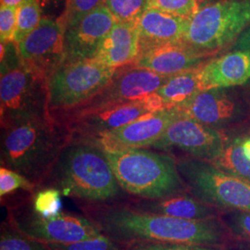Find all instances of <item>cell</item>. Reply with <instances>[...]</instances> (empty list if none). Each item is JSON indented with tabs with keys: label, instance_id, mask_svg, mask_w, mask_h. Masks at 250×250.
<instances>
[{
	"label": "cell",
	"instance_id": "obj_16",
	"mask_svg": "<svg viewBox=\"0 0 250 250\" xmlns=\"http://www.w3.org/2000/svg\"><path fill=\"white\" fill-rule=\"evenodd\" d=\"M117 21L105 5L64 27L65 61L92 60Z\"/></svg>",
	"mask_w": 250,
	"mask_h": 250
},
{
	"label": "cell",
	"instance_id": "obj_40",
	"mask_svg": "<svg viewBox=\"0 0 250 250\" xmlns=\"http://www.w3.org/2000/svg\"><path fill=\"white\" fill-rule=\"evenodd\" d=\"M38 1H39L40 5H41V8H42V9H47V8H49V6L51 5L50 0H38Z\"/></svg>",
	"mask_w": 250,
	"mask_h": 250
},
{
	"label": "cell",
	"instance_id": "obj_27",
	"mask_svg": "<svg viewBox=\"0 0 250 250\" xmlns=\"http://www.w3.org/2000/svg\"><path fill=\"white\" fill-rule=\"evenodd\" d=\"M62 194L52 188H37L31 197L30 204L37 214L49 217L61 212Z\"/></svg>",
	"mask_w": 250,
	"mask_h": 250
},
{
	"label": "cell",
	"instance_id": "obj_22",
	"mask_svg": "<svg viewBox=\"0 0 250 250\" xmlns=\"http://www.w3.org/2000/svg\"><path fill=\"white\" fill-rule=\"evenodd\" d=\"M199 69L171 75L155 93L162 99L165 107H182L201 91L198 80Z\"/></svg>",
	"mask_w": 250,
	"mask_h": 250
},
{
	"label": "cell",
	"instance_id": "obj_13",
	"mask_svg": "<svg viewBox=\"0 0 250 250\" xmlns=\"http://www.w3.org/2000/svg\"><path fill=\"white\" fill-rule=\"evenodd\" d=\"M17 46L21 63L48 79L65 61L62 20L43 17L39 25Z\"/></svg>",
	"mask_w": 250,
	"mask_h": 250
},
{
	"label": "cell",
	"instance_id": "obj_25",
	"mask_svg": "<svg viewBox=\"0 0 250 250\" xmlns=\"http://www.w3.org/2000/svg\"><path fill=\"white\" fill-rule=\"evenodd\" d=\"M0 250H51L48 246L20 232L9 218L1 224Z\"/></svg>",
	"mask_w": 250,
	"mask_h": 250
},
{
	"label": "cell",
	"instance_id": "obj_31",
	"mask_svg": "<svg viewBox=\"0 0 250 250\" xmlns=\"http://www.w3.org/2000/svg\"><path fill=\"white\" fill-rule=\"evenodd\" d=\"M150 8L191 20L199 10L195 0H150Z\"/></svg>",
	"mask_w": 250,
	"mask_h": 250
},
{
	"label": "cell",
	"instance_id": "obj_4",
	"mask_svg": "<svg viewBox=\"0 0 250 250\" xmlns=\"http://www.w3.org/2000/svg\"><path fill=\"white\" fill-rule=\"evenodd\" d=\"M123 190L142 199H161L186 193L176 160L148 148L104 150Z\"/></svg>",
	"mask_w": 250,
	"mask_h": 250
},
{
	"label": "cell",
	"instance_id": "obj_39",
	"mask_svg": "<svg viewBox=\"0 0 250 250\" xmlns=\"http://www.w3.org/2000/svg\"><path fill=\"white\" fill-rule=\"evenodd\" d=\"M236 250H250V241H242L236 245Z\"/></svg>",
	"mask_w": 250,
	"mask_h": 250
},
{
	"label": "cell",
	"instance_id": "obj_5",
	"mask_svg": "<svg viewBox=\"0 0 250 250\" xmlns=\"http://www.w3.org/2000/svg\"><path fill=\"white\" fill-rule=\"evenodd\" d=\"M48 117L47 79L21 63L18 49L9 57L1 45V128Z\"/></svg>",
	"mask_w": 250,
	"mask_h": 250
},
{
	"label": "cell",
	"instance_id": "obj_3",
	"mask_svg": "<svg viewBox=\"0 0 250 250\" xmlns=\"http://www.w3.org/2000/svg\"><path fill=\"white\" fill-rule=\"evenodd\" d=\"M71 139L68 128L51 116L1 128V166L17 171L38 188Z\"/></svg>",
	"mask_w": 250,
	"mask_h": 250
},
{
	"label": "cell",
	"instance_id": "obj_21",
	"mask_svg": "<svg viewBox=\"0 0 250 250\" xmlns=\"http://www.w3.org/2000/svg\"><path fill=\"white\" fill-rule=\"evenodd\" d=\"M130 206L146 212L185 220H208L217 218L218 215V208L200 201L193 195H188L187 192L161 199H144Z\"/></svg>",
	"mask_w": 250,
	"mask_h": 250
},
{
	"label": "cell",
	"instance_id": "obj_32",
	"mask_svg": "<svg viewBox=\"0 0 250 250\" xmlns=\"http://www.w3.org/2000/svg\"><path fill=\"white\" fill-rule=\"evenodd\" d=\"M228 229L244 241H250V212L233 210L224 216Z\"/></svg>",
	"mask_w": 250,
	"mask_h": 250
},
{
	"label": "cell",
	"instance_id": "obj_6",
	"mask_svg": "<svg viewBox=\"0 0 250 250\" xmlns=\"http://www.w3.org/2000/svg\"><path fill=\"white\" fill-rule=\"evenodd\" d=\"M179 172L188 190L216 208L250 212V182L234 177L208 161L180 158Z\"/></svg>",
	"mask_w": 250,
	"mask_h": 250
},
{
	"label": "cell",
	"instance_id": "obj_9",
	"mask_svg": "<svg viewBox=\"0 0 250 250\" xmlns=\"http://www.w3.org/2000/svg\"><path fill=\"white\" fill-rule=\"evenodd\" d=\"M169 77L130 64L119 68L107 86L88 101L65 111L51 113L50 116L62 123L105 107L140 100L155 94Z\"/></svg>",
	"mask_w": 250,
	"mask_h": 250
},
{
	"label": "cell",
	"instance_id": "obj_35",
	"mask_svg": "<svg viewBox=\"0 0 250 250\" xmlns=\"http://www.w3.org/2000/svg\"><path fill=\"white\" fill-rule=\"evenodd\" d=\"M232 49L233 51L250 50V26L234 42Z\"/></svg>",
	"mask_w": 250,
	"mask_h": 250
},
{
	"label": "cell",
	"instance_id": "obj_23",
	"mask_svg": "<svg viewBox=\"0 0 250 250\" xmlns=\"http://www.w3.org/2000/svg\"><path fill=\"white\" fill-rule=\"evenodd\" d=\"M242 137L226 136L223 151L210 163L224 172L250 182V161L242 151Z\"/></svg>",
	"mask_w": 250,
	"mask_h": 250
},
{
	"label": "cell",
	"instance_id": "obj_1",
	"mask_svg": "<svg viewBox=\"0 0 250 250\" xmlns=\"http://www.w3.org/2000/svg\"><path fill=\"white\" fill-rule=\"evenodd\" d=\"M87 217L102 233L123 245L154 242L218 247L226 239V229L217 218L185 220L124 204L93 206Z\"/></svg>",
	"mask_w": 250,
	"mask_h": 250
},
{
	"label": "cell",
	"instance_id": "obj_38",
	"mask_svg": "<svg viewBox=\"0 0 250 250\" xmlns=\"http://www.w3.org/2000/svg\"><path fill=\"white\" fill-rule=\"evenodd\" d=\"M23 0H1V6L18 7Z\"/></svg>",
	"mask_w": 250,
	"mask_h": 250
},
{
	"label": "cell",
	"instance_id": "obj_15",
	"mask_svg": "<svg viewBox=\"0 0 250 250\" xmlns=\"http://www.w3.org/2000/svg\"><path fill=\"white\" fill-rule=\"evenodd\" d=\"M232 88L202 90L180 108L198 123L224 132L246 116V106Z\"/></svg>",
	"mask_w": 250,
	"mask_h": 250
},
{
	"label": "cell",
	"instance_id": "obj_34",
	"mask_svg": "<svg viewBox=\"0 0 250 250\" xmlns=\"http://www.w3.org/2000/svg\"><path fill=\"white\" fill-rule=\"evenodd\" d=\"M125 246L128 250H221L215 247L154 242H134Z\"/></svg>",
	"mask_w": 250,
	"mask_h": 250
},
{
	"label": "cell",
	"instance_id": "obj_41",
	"mask_svg": "<svg viewBox=\"0 0 250 250\" xmlns=\"http://www.w3.org/2000/svg\"><path fill=\"white\" fill-rule=\"evenodd\" d=\"M66 1L67 0H50V3L54 5V6H59L61 4H66Z\"/></svg>",
	"mask_w": 250,
	"mask_h": 250
},
{
	"label": "cell",
	"instance_id": "obj_33",
	"mask_svg": "<svg viewBox=\"0 0 250 250\" xmlns=\"http://www.w3.org/2000/svg\"><path fill=\"white\" fill-rule=\"evenodd\" d=\"M17 9L13 6H1L0 8V39L1 44L13 42L17 24Z\"/></svg>",
	"mask_w": 250,
	"mask_h": 250
},
{
	"label": "cell",
	"instance_id": "obj_7",
	"mask_svg": "<svg viewBox=\"0 0 250 250\" xmlns=\"http://www.w3.org/2000/svg\"><path fill=\"white\" fill-rule=\"evenodd\" d=\"M250 26V0H220L199 9L189 21L187 42L209 52L236 41Z\"/></svg>",
	"mask_w": 250,
	"mask_h": 250
},
{
	"label": "cell",
	"instance_id": "obj_10",
	"mask_svg": "<svg viewBox=\"0 0 250 250\" xmlns=\"http://www.w3.org/2000/svg\"><path fill=\"white\" fill-rule=\"evenodd\" d=\"M8 218L20 232L45 244H72L102 234L88 217L63 211L44 217L34 211L30 202L10 208Z\"/></svg>",
	"mask_w": 250,
	"mask_h": 250
},
{
	"label": "cell",
	"instance_id": "obj_2",
	"mask_svg": "<svg viewBox=\"0 0 250 250\" xmlns=\"http://www.w3.org/2000/svg\"><path fill=\"white\" fill-rule=\"evenodd\" d=\"M40 188H56L64 196L90 203L113 201L125 192L103 149L72 137Z\"/></svg>",
	"mask_w": 250,
	"mask_h": 250
},
{
	"label": "cell",
	"instance_id": "obj_28",
	"mask_svg": "<svg viewBox=\"0 0 250 250\" xmlns=\"http://www.w3.org/2000/svg\"><path fill=\"white\" fill-rule=\"evenodd\" d=\"M51 250H128L123 244L112 240L104 233L83 241L72 244H46Z\"/></svg>",
	"mask_w": 250,
	"mask_h": 250
},
{
	"label": "cell",
	"instance_id": "obj_30",
	"mask_svg": "<svg viewBox=\"0 0 250 250\" xmlns=\"http://www.w3.org/2000/svg\"><path fill=\"white\" fill-rule=\"evenodd\" d=\"M25 190L35 192L37 187L36 184L28 180L17 171L1 166L0 168V196L1 197L9 195L16 190Z\"/></svg>",
	"mask_w": 250,
	"mask_h": 250
},
{
	"label": "cell",
	"instance_id": "obj_37",
	"mask_svg": "<svg viewBox=\"0 0 250 250\" xmlns=\"http://www.w3.org/2000/svg\"><path fill=\"white\" fill-rule=\"evenodd\" d=\"M196 3H197V7L198 9H203L207 6L210 5V4H213L217 1H220V0H195Z\"/></svg>",
	"mask_w": 250,
	"mask_h": 250
},
{
	"label": "cell",
	"instance_id": "obj_18",
	"mask_svg": "<svg viewBox=\"0 0 250 250\" xmlns=\"http://www.w3.org/2000/svg\"><path fill=\"white\" fill-rule=\"evenodd\" d=\"M209 54L183 41L151 49L139 56L133 64L161 75L171 76L201 68Z\"/></svg>",
	"mask_w": 250,
	"mask_h": 250
},
{
	"label": "cell",
	"instance_id": "obj_12",
	"mask_svg": "<svg viewBox=\"0 0 250 250\" xmlns=\"http://www.w3.org/2000/svg\"><path fill=\"white\" fill-rule=\"evenodd\" d=\"M225 140L224 132L202 125L183 111L149 148L166 150L176 147L192 158L211 162L223 151Z\"/></svg>",
	"mask_w": 250,
	"mask_h": 250
},
{
	"label": "cell",
	"instance_id": "obj_20",
	"mask_svg": "<svg viewBox=\"0 0 250 250\" xmlns=\"http://www.w3.org/2000/svg\"><path fill=\"white\" fill-rule=\"evenodd\" d=\"M139 52L136 23L117 21L92 59L105 66L119 69L133 64Z\"/></svg>",
	"mask_w": 250,
	"mask_h": 250
},
{
	"label": "cell",
	"instance_id": "obj_11",
	"mask_svg": "<svg viewBox=\"0 0 250 250\" xmlns=\"http://www.w3.org/2000/svg\"><path fill=\"white\" fill-rule=\"evenodd\" d=\"M165 107L162 99L157 94H152L140 100L105 107L61 124L68 128L72 138L88 140Z\"/></svg>",
	"mask_w": 250,
	"mask_h": 250
},
{
	"label": "cell",
	"instance_id": "obj_26",
	"mask_svg": "<svg viewBox=\"0 0 250 250\" xmlns=\"http://www.w3.org/2000/svg\"><path fill=\"white\" fill-rule=\"evenodd\" d=\"M105 6L117 21L137 23L150 8V0H105Z\"/></svg>",
	"mask_w": 250,
	"mask_h": 250
},
{
	"label": "cell",
	"instance_id": "obj_19",
	"mask_svg": "<svg viewBox=\"0 0 250 250\" xmlns=\"http://www.w3.org/2000/svg\"><path fill=\"white\" fill-rule=\"evenodd\" d=\"M250 79V50H236L206 62L198 72L200 89L231 88Z\"/></svg>",
	"mask_w": 250,
	"mask_h": 250
},
{
	"label": "cell",
	"instance_id": "obj_14",
	"mask_svg": "<svg viewBox=\"0 0 250 250\" xmlns=\"http://www.w3.org/2000/svg\"><path fill=\"white\" fill-rule=\"evenodd\" d=\"M182 114L183 110L180 107H165L87 141L108 151L149 148Z\"/></svg>",
	"mask_w": 250,
	"mask_h": 250
},
{
	"label": "cell",
	"instance_id": "obj_24",
	"mask_svg": "<svg viewBox=\"0 0 250 250\" xmlns=\"http://www.w3.org/2000/svg\"><path fill=\"white\" fill-rule=\"evenodd\" d=\"M42 8L38 0H23L17 9V24L13 42L19 45L42 20Z\"/></svg>",
	"mask_w": 250,
	"mask_h": 250
},
{
	"label": "cell",
	"instance_id": "obj_36",
	"mask_svg": "<svg viewBox=\"0 0 250 250\" xmlns=\"http://www.w3.org/2000/svg\"><path fill=\"white\" fill-rule=\"evenodd\" d=\"M241 146L244 156L250 161V134L242 137Z\"/></svg>",
	"mask_w": 250,
	"mask_h": 250
},
{
	"label": "cell",
	"instance_id": "obj_29",
	"mask_svg": "<svg viewBox=\"0 0 250 250\" xmlns=\"http://www.w3.org/2000/svg\"><path fill=\"white\" fill-rule=\"evenodd\" d=\"M103 5H105V0H67L63 14L60 18L64 27L67 26Z\"/></svg>",
	"mask_w": 250,
	"mask_h": 250
},
{
	"label": "cell",
	"instance_id": "obj_8",
	"mask_svg": "<svg viewBox=\"0 0 250 250\" xmlns=\"http://www.w3.org/2000/svg\"><path fill=\"white\" fill-rule=\"evenodd\" d=\"M117 70L94 60L64 62L47 79L49 114L88 101L107 86Z\"/></svg>",
	"mask_w": 250,
	"mask_h": 250
},
{
	"label": "cell",
	"instance_id": "obj_17",
	"mask_svg": "<svg viewBox=\"0 0 250 250\" xmlns=\"http://www.w3.org/2000/svg\"><path fill=\"white\" fill-rule=\"evenodd\" d=\"M189 21L161 9L149 8L136 23L138 57L162 45L185 41Z\"/></svg>",
	"mask_w": 250,
	"mask_h": 250
}]
</instances>
